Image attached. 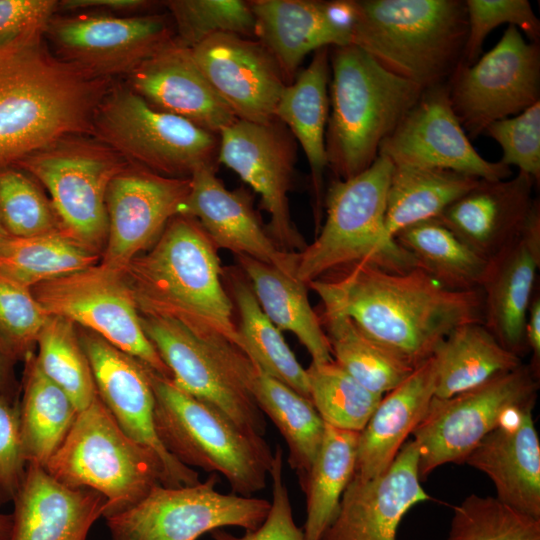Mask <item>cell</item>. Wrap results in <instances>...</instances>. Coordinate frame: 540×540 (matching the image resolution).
<instances>
[{"label": "cell", "instance_id": "cell-1", "mask_svg": "<svg viewBox=\"0 0 540 540\" xmlns=\"http://www.w3.org/2000/svg\"><path fill=\"white\" fill-rule=\"evenodd\" d=\"M307 286L320 298L322 310L351 318L413 368L455 328L483 323L480 289H449L417 267L397 273L359 263Z\"/></svg>", "mask_w": 540, "mask_h": 540}, {"label": "cell", "instance_id": "cell-2", "mask_svg": "<svg viewBox=\"0 0 540 540\" xmlns=\"http://www.w3.org/2000/svg\"><path fill=\"white\" fill-rule=\"evenodd\" d=\"M107 79L53 56L40 40L0 54V166L91 131Z\"/></svg>", "mask_w": 540, "mask_h": 540}, {"label": "cell", "instance_id": "cell-3", "mask_svg": "<svg viewBox=\"0 0 540 540\" xmlns=\"http://www.w3.org/2000/svg\"><path fill=\"white\" fill-rule=\"evenodd\" d=\"M121 272L141 316L174 320L198 336L222 337L241 349L217 248L195 218H172Z\"/></svg>", "mask_w": 540, "mask_h": 540}, {"label": "cell", "instance_id": "cell-4", "mask_svg": "<svg viewBox=\"0 0 540 540\" xmlns=\"http://www.w3.org/2000/svg\"><path fill=\"white\" fill-rule=\"evenodd\" d=\"M328 167L345 180L367 169L424 90L384 69L356 45L330 52Z\"/></svg>", "mask_w": 540, "mask_h": 540}, {"label": "cell", "instance_id": "cell-5", "mask_svg": "<svg viewBox=\"0 0 540 540\" xmlns=\"http://www.w3.org/2000/svg\"><path fill=\"white\" fill-rule=\"evenodd\" d=\"M352 44L423 90L459 67L468 24L461 0H358Z\"/></svg>", "mask_w": 540, "mask_h": 540}, {"label": "cell", "instance_id": "cell-6", "mask_svg": "<svg viewBox=\"0 0 540 540\" xmlns=\"http://www.w3.org/2000/svg\"><path fill=\"white\" fill-rule=\"evenodd\" d=\"M394 164L378 154L358 175L336 179L324 195L325 221L298 253L296 277L306 285L332 271L365 263L391 272L415 268L413 258L385 225L387 192Z\"/></svg>", "mask_w": 540, "mask_h": 540}, {"label": "cell", "instance_id": "cell-7", "mask_svg": "<svg viewBox=\"0 0 540 540\" xmlns=\"http://www.w3.org/2000/svg\"><path fill=\"white\" fill-rule=\"evenodd\" d=\"M154 425L164 448L189 468L221 474L231 493L253 496L267 485L273 451L264 437L238 427L212 405L147 367Z\"/></svg>", "mask_w": 540, "mask_h": 540}, {"label": "cell", "instance_id": "cell-8", "mask_svg": "<svg viewBox=\"0 0 540 540\" xmlns=\"http://www.w3.org/2000/svg\"><path fill=\"white\" fill-rule=\"evenodd\" d=\"M45 469L72 489H92L106 499L104 518L122 513L165 486L160 458L124 433L97 396L79 411Z\"/></svg>", "mask_w": 540, "mask_h": 540}, {"label": "cell", "instance_id": "cell-9", "mask_svg": "<svg viewBox=\"0 0 540 540\" xmlns=\"http://www.w3.org/2000/svg\"><path fill=\"white\" fill-rule=\"evenodd\" d=\"M91 131L120 156L161 176L190 179L219 164L218 134L153 108L130 88L105 94Z\"/></svg>", "mask_w": 540, "mask_h": 540}, {"label": "cell", "instance_id": "cell-10", "mask_svg": "<svg viewBox=\"0 0 540 540\" xmlns=\"http://www.w3.org/2000/svg\"><path fill=\"white\" fill-rule=\"evenodd\" d=\"M538 389V373L522 364L452 397H433L411 434L420 480L444 464L463 463L488 433L519 411L533 409Z\"/></svg>", "mask_w": 540, "mask_h": 540}, {"label": "cell", "instance_id": "cell-11", "mask_svg": "<svg viewBox=\"0 0 540 540\" xmlns=\"http://www.w3.org/2000/svg\"><path fill=\"white\" fill-rule=\"evenodd\" d=\"M119 156L103 143L68 137L15 164L45 186L61 229L99 253L108 234L107 190L124 170Z\"/></svg>", "mask_w": 540, "mask_h": 540}, {"label": "cell", "instance_id": "cell-12", "mask_svg": "<svg viewBox=\"0 0 540 540\" xmlns=\"http://www.w3.org/2000/svg\"><path fill=\"white\" fill-rule=\"evenodd\" d=\"M219 475L180 487L158 485L132 508L106 518L110 540H197L224 527L255 530L265 520L270 501L221 493Z\"/></svg>", "mask_w": 540, "mask_h": 540}, {"label": "cell", "instance_id": "cell-13", "mask_svg": "<svg viewBox=\"0 0 540 540\" xmlns=\"http://www.w3.org/2000/svg\"><path fill=\"white\" fill-rule=\"evenodd\" d=\"M49 316L78 323L159 375L171 373L147 338L121 271L101 262L31 288Z\"/></svg>", "mask_w": 540, "mask_h": 540}, {"label": "cell", "instance_id": "cell-14", "mask_svg": "<svg viewBox=\"0 0 540 540\" xmlns=\"http://www.w3.org/2000/svg\"><path fill=\"white\" fill-rule=\"evenodd\" d=\"M140 320L178 388L212 405L245 432L265 435V416L235 370L237 346L222 337L198 336L174 320L141 315Z\"/></svg>", "mask_w": 540, "mask_h": 540}, {"label": "cell", "instance_id": "cell-15", "mask_svg": "<svg viewBox=\"0 0 540 540\" xmlns=\"http://www.w3.org/2000/svg\"><path fill=\"white\" fill-rule=\"evenodd\" d=\"M453 111L469 139L493 122L519 114L540 96L539 44L508 25L499 42L447 83Z\"/></svg>", "mask_w": 540, "mask_h": 540}, {"label": "cell", "instance_id": "cell-16", "mask_svg": "<svg viewBox=\"0 0 540 540\" xmlns=\"http://www.w3.org/2000/svg\"><path fill=\"white\" fill-rule=\"evenodd\" d=\"M219 139L218 163L260 196L273 241L285 252L303 251L307 243L292 221L289 206L296 148L288 128L276 118L266 123L237 119L221 130Z\"/></svg>", "mask_w": 540, "mask_h": 540}, {"label": "cell", "instance_id": "cell-17", "mask_svg": "<svg viewBox=\"0 0 540 540\" xmlns=\"http://www.w3.org/2000/svg\"><path fill=\"white\" fill-rule=\"evenodd\" d=\"M378 154L394 165L452 170L481 180L511 176L510 167L488 161L474 149L453 111L447 84L424 90Z\"/></svg>", "mask_w": 540, "mask_h": 540}, {"label": "cell", "instance_id": "cell-18", "mask_svg": "<svg viewBox=\"0 0 540 540\" xmlns=\"http://www.w3.org/2000/svg\"><path fill=\"white\" fill-rule=\"evenodd\" d=\"M171 17L78 14L51 19L46 31L60 58L95 75L130 73L171 42Z\"/></svg>", "mask_w": 540, "mask_h": 540}, {"label": "cell", "instance_id": "cell-19", "mask_svg": "<svg viewBox=\"0 0 540 540\" xmlns=\"http://www.w3.org/2000/svg\"><path fill=\"white\" fill-rule=\"evenodd\" d=\"M79 339L99 398L126 435L160 458L165 469V486L200 482L198 472L175 459L156 434L155 398L147 367L90 331L79 335Z\"/></svg>", "mask_w": 540, "mask_h": 540}, {"label": "cell", "instance_id": "cell-20", "mask_svg": "<svg viewBox=\"0 0 540 540\" xmlns=\"http://www.w3.org/2000/svg\"><path fill=\"white\" fill-rule=\"evenodd\" d=\"M190 179L169 178L136 167L122 170L106 194L108 234L101 263L121 271L147 250L168 222L183 214Z\"/></svg>", "mask_w": 540, "mask_h": 540}, {"label": "cell", "instance_id": "cell-21", "mask_svg": "<svg viewBox=\"0 0 540 540\" xmlns=\"http://www.w3.org/2000/svg\"><path fill=\"white\" fill-rule=\"evenodd\" d=\"M197 66L237 119L266 123L287 83L273 55L258 40L216 34L191 48Z\"/></svg>", "mask_w": 540, "mask_h": 540}, {"label": "cell", "instance_id": "cell-22", "mask_svg": "<svg viewBox=\"0 0 540 540\" xmlns=\"http://www.w3.org/2000/svg\"><path fill=\"white\" fill-rule=\"evenodd\" d=\"M418 460L417 445L409 440L382 474L353 476L319 540H396L404 515L430 499L420 483Z\"/></svg>", "mask_w": 540, "mask_h": 540}, {"label": "cell", "instance_id": "cell-23", "mask_svg": "<svg viewBox=\"0 0 540 540\" xmlns=\"http://www.w3.org/2000/svg\"><path fill=\"white\" fill-rule=\"evenodd\" d=\"M540 266V204L535 198L526 224L511 243L488 260L481 284L483 324L509 351L527 350L525 323Z\"/></svg>", "mask_w": 540, "mask_h": 540}, {"label": "cell", "instance_id": "cell-24", "mask_svg": "<svg viewBox=\"0 0 540 540\" xmlns=\"http://www.w3.org/2000/svg\"><path fill=\"white\" fill-rule=\"evenodd\" d=\"M195 218L214 246L271 264L296 276L298 253L281 250L263 227L249 194L228 190L216 169L202 168L190 178L183 214Z\"/></svg>", "mask_w": 540, "mask_h": 540}, {"label": "cell", "instance_id": "cell-25", "mask_svg": "<svg viewBox=\"0 0 540 540\" xmlns=\"http://www.w3.org/2000/svg\"><path fill=\"white\" fill-rule=\"evenodd\" d=\"M131 90L153 108L215 134L237 118L176 37L130 73Z\"/></svg>", "mask_w": 540, "mask_h": 540}, {"label": "cell", "instance_id": "cell-26", "mask_svg": "<svg viewBox=\"0 0 540 540\" xmlns=\"http://www.w3.org/2000/svg\"><path fill=\"white\" fill-rule=\"evenodd\" d=\"M532 177L480 180L438 217L464 244L492 259L523 230L535 198Z\"/></svg>", "mask_w": 540, "mask_h": 540}, {"label": "cell", "instance_id": "cell-27", "mask_svg": "<svg viewBox=\"0 0 540 540\" xmlns=\"http://www.w3.org/2000/svg\"><path fill=\"white\" fill-rule=\"evenodd\" d=\"M12 502L10 540H87L106 507V499L100 493L68 488L45 468L35 465L26 466Z\"/></svg>", "mask_w": 540, "mask_h": 540}, {"label": "cell", "instance_id": "cell-28", "mask_svg": "<svg viewBox=\"0 0 540 540\" xmlns=\"http://www.w3.org/2000/svg\"><path fill=\"white\" fill-rule=\"evenodd\" d=\"M532 410L519 411L488 433L463 463L489 477L497 499L540 518V442Z\"/></svg>", "mask_w": 540, "mask_h": 540}, {"label": "cell", "instance_id": "cell-29", "mask_svg": "<svg viewBox=\"0 0 540 540\" xmlns=\"http://www.w3.org/2000/svg\"><path fill=\"white\" fill-rule=\"evenodd\" d=\"M435 388L436 369L430 357L382 397L359 432L354 477L370 479L388 469L424 417Z\"/></svg>", "mask_w": 540, "mask_h": 540}, {"label": "cell", "instance_id": "cell-30", "mask_svg": "<svg viewBox=\"0 0 540 540\" xmlns=\"http://www.w3.org/2000/svg\"><path fill=\"white\" fill-rule=\"evenodd\" d=\"M330 50L314 52L311 62L286 85L277 103L274 116L282 122L302 147L311 174L313 214L316 233L323 218V176L328 167L326 127L329 116L328 82Z\"/></svg>", "mask_w": 540, "mask_h": 540}, {"label": "cell", "instance_id": "cell-31", "mask_svg": "<svg viewBox=\"0 0 540 540\" xmlns=\"http://www.w3.org/2000/svg\"><path fill=\"white\" fill-rule=\"evenodd\" d=\"M234 364L245 389L284 438L288 464L301 484L320 449L324 421L310 399L266 374L241 349L236 353Z\"/></svg>", "mask_w": 540, "mask_h": 540}, {"label": "cell", "instance_id": "cell-32", "mask_svg": "<svg viewBox=\"0 0 540 540\" xmlns=\"http://www.w3.org/2000/svg\"><path fill=\"white\" fill-rule=\"evenodd\" d=\"M249 4L255 39L273 55L287 85L310 52L340 46L325 17L323 1L253 0Z\"/></svg>", "mask_w": 540, "mask_h": 540}, {"label": "cell", "instance_id": "cell-33", "mask_svg": "<svg viewBox=\"0 0 540 540\" xmlns=\"http://www.w3.org/2000/svg\"><path fill=\"white\" fill-rule=\"evenodd\" d=\"M239 269L265 315L282 332L294 334L314 363L333 361L318 314L310 305L308 286L295 275L245 255H236Z\"/></svg>", "mask_w": 540, "mask_h": 540}, {"label": "cell", "instance_id": "cell-34", "mask_svg": "<svg viewBox=\"0 0 540 540\" xmlns=\"http://www.w3.org/2000/svg\"><path fill=\"white\" fill-rule=\"evenodd\" d=\"M431 357L436 369L437 398L473 389L523 364L521 357L506 349L482 322L455 328Z\"/></svg>", "mask_w": 540, "mask_h": 540}, {"label": "cell", "instance_id": "cell-35", "mask_svg": "<svg viewBox=\"0 0 540 540\" xmlns=\"http://www.w3.org/2000/svg\"><path fill=\"white\" fill-rule=\"evenodd\" d=\"M24 360L19 400L22 454L26 465L45 468L67 437L79 411L65 391L44 374L33 352Z\"/></svg>", "mask_w": 540, "mask_h": 540}, {"label": "cell", "instance_id": "cell-36", "mask_svg": "<svg viewBox=\"0 0 540 540\" xmlns=\"http://www.w3.org/2000/svg\"><path fill=\"white\" fill-rule=\"evenodd\" d=\"M223 279L239 316L241 350L266 374L310 399L306 369L262 311L244 274L238 268L223 270Z\"/></svg>", "mask_w": 540, "mask_h": 540}, {"label": "cell", "instance_id": "cell-37", "mask_svg": "<svg viewBox=\"0 0 540 540\" xmlns=\"http://www.w3.org/2000/svg\"><path fill=\"white\" fill-rule=\"evenodd\" d=\"M480 180L452 170L394 165L386 201L387 232L394 238L407 226L438 218Z\"/></svg>", "mask_w": 540, "mask_h": 540}, {"label": "cell", "instance_id": "cell-38", "mask_svg": "<svg viewBox=\"0 0 540 540\" xmlns=\"http://www.w3.org/2000/svg\"><path fill=\"white\" fill-rule=\"evenodd\" d=\"M415 266L443 286L459 291L481 288L488 261L464 244L438 218L407 226L394 236Z\"/></svg>", "mask_w": 540, "mask_h": 540}, {"label": "cell", "instance_id": "cell-39", "mask_svg": "<svg viewBox=\"0 0 540 540\" xmlns=\"http://www.w3.org/2000/svg\"><path fill=\"white\" fill-rule=\"evenodd\" d=\"M359 432L325 424L323 440L305 480V540H319L333 520L341 497L351 481L356 464Z\"/></svg>", "mask_w": 540, "mask_h": 540}, {"label": "cell", "instance_id": "cell-40", "mask_svg": "<svg viewBox=\"0 0 540 540\" xmlns=\"http://www.w3.org/2000/svg\"><path fill=\"white\" fill-rule=\"evenodd\" d=\"M318 316L333 360L370 391L385 395L415 369L367 335L351 318L325 310Z\"/></svg>", "mask_w": 540, "mask_h": 540}, {"label": "cell", "instance_id": "cell-41", "mask_svg": "<svg viewBox=\"0 0 540 540\" xmlns=\"http://www.w3.org/2000/svg\"><path fill=\"white\" fill-rule=\"evenodd\" d=\"M99 253L62 229L31 237L8 235L0 243V273L32 288L99 263Z\"/></svg>", "mask_w": 540, "mask_h": 540}, {"label": "cell", "instance_id": "cell-42", "mask_svg": "<svg viewBox=\"0 0 540 540\" xmlns=\"http://www.w3.org/2000/svg\"><path fill=\"white\" fill-rule=\"evenodd\" d=\"M39 367L71 398L78 411L98 396L89 361L74 323L49 316L36 340Z\"/></svg>", "mask_w": 540, "mask_h": 540}, {"label": "cell", "instance_id": "cell-43", "mask_svg": "<svg viewBox=\"0 0 540 540\" xmlns=\"http://www.w3.org/2000/svg\"><path fill=\"white\" fill-rule=\"evenodd\" d=\"M310 400L325 424L360 432L384 395L360 384L334 360L306 368Z\"/></svg>", "mask_w": 540, "mask_h": 540}, {"label": "cell", "instance_id": "cell-44", "mask_svg": "<svg viewBox=\"0 0 540 540\" xmlns=\"http://www.w3.org/2000/svg\"><path fill=\"white\" fill-rule=\"evenodd\" d=\"M448 540H540V518L470 494L454 508Z\"/></svg>", "mask_w": 540, "mask_h": 540}, {"label": "cell", "instance_id": "cell-45", "mask_svg": "<svg viewBox=\"0 0 540 540\" xmlns=\"http://www.w3.org/2000/svg\"><path fill=\"white\" fill-rule=\"evenodd\" d=\"M164 3L176 26V39L190 49L216 34L255 38V19L249 1L172 0Z\"/></svg>", "mask_w": 540, "mask_h": 540}, {"label": "cell", "instance_id": "cell-46", "mask_svg": "<svg viewBox=\"0 0 540 540\" xmlns=\"http://www.w3.org/2000/svg\"><path fill=\"white\" fill-rule=\"evenodd\" d=\"M0 223L12 237L61 229L51 203L20 169L0 166Z\"/></svg>", "mask_w": 540, "mask_h": 540}, {"label": "cell", "instance_id": "cell-47", "mask_svg": "<svg viewBox=\"0 0 540 540\" xmlns=\"http://www.w3.org/2000/svg\"><path fill=\"white\" fill-rule=\"evenodd\" d=\"M468 32L459 67L472 65L487 35L508 23L521 29L530 42L539 44L540 22L527 0H466Z\"/></svg>", "mask_w": 540, "mask_h": 540}, {"label": "cell", "instance_id": "cell-48", "mask_svg": "<svg viewBox=\"0 0 540 540\" xmlns=\"http://www.w3.org/2000/svg\"><path fill=\"white\" fill-rule=\"evenodd\" d=\"M48 318L30 288L0 273V337L16 360L32 352Z\"/></svg>", "mask_w": 540, "mask_h": 540}, {"label": "cell", "instance_id": "cell-49", "mask_svg": "<svg viewBox=\"0 0 540 540\" xmlns=\"http://www.w3.org/2000/svg\"><path fill=\"white\" fill-rule=\"evenodd\" d=\"M483 134L501 147L500 163L516 166L535 183L540 181V101L517 115L491 123Z\"/></svg>", "mask_w": 540, "mask_h": 540}, {"label": "cell", "instance_id": "cell-50", "mask_svg": "<svg viewBox=\"0 0 540 540\" xmlns=\"http://www.w3.org/2000/svg\"><path fill=\"white\" fill-rule=\"evenodd\" d=\"M283 449L277 445L269 472L272 500L263 523L255 530L245 531L241 536L233 535L223 528L210 532L213 540H305L303 530L294 521L289 490L284 479Z\"/></svg>", "mask_w": 540, "mask_h": 540}, {"label": "cell", "instance_id": "cell-51", "mask_svg": "<svg viewBox=\"0 0 540 540\" xmlns=\"http://www.w3.org/2000/svg\"><path fill=\"white\" fill-rule=\"evenodd\" d=\"M58 6L54 0H0V54L38 40Z\"/></svg>", "mask_w": 540, "mask_h": 540}, {"label": "cell", "instance_id": "cell-52", "mask_svg": "<svg viewBox=\"0 0 540 540\" xmlns=\"http://www.w3.org/2000/svg\"><path fill=\"white\" fill-rule=\"evenodd\" d=\"M26 466L20 441L19 402L0 395V507L13 501Z\"/></svg>", "mask_w": 540, "mask_h": 540}, {"label": "cell", "instance_id": "cell-53", "mask_svg": "<svg viewBox=\"0 0 540 540\" xmlns=\"http://www.w3.org/2000/svg\"><path fill=\"white\" fill-rule=\"evenodd\" d=\"M526 348L532 352L530 366L538 373L540 361V297L534 294L525 323Z\"/></svg>", "mask_w": 540, "mask_h": 540}, {"label": "cell", "instance_id": "cell-54", "mask_svg": "<svg viewBox=\"0 0 540 540\" xmlns=\"http://www.w3.org/2000/svg\"><path fill=\"white\" fill-rule=\"evenodd\" d=\"M151 5L144 0H65L59 2L64 10L103 9L111 11H136Z\"/></svg>", "mask_w": 540, "mask_h": 540}, {"label": "cell", "instance_id": "cell-55", "mask_svg": "<svg viewBox=\"0 0 540 540\" xmlns=\"http://www.w3.org/2000/svg\"><path fill=\"white\" fill-rule=\"evenodd\" d=\"M16 359L0 337V395L12 402H19V385L14 374Z\"/></svg>", "mask_w": 540, "mask_h": 540}, {"label": "cell", "instance_id": "cell-56", "mask_svg": "<svg viewBox=\"0 0 540 540\" xmlns=\"http://www.w3.org/2000/svg\"><path fill=\"white\" fill-rule=\"evenodd\" d=\"M13 527L12 513L6 514L0 512V540H10Z\"/></svg>", "mask_w": 540, "mask_h": 540}, {"label": "cell", "instance_id": "cell-57", "mask_svg": "<svg viewBox=\"0 0 540 540\" xmlns=\"http://www.w3.org/2000/svg\"><path fill=\"white\" fill-rule=\"evenodd\" d=\"M8 236L7 232L4 230L2 224L0 223V243Z\"/></svg>", "mask_w": 540, "mask_h": 540}]
</instances>
